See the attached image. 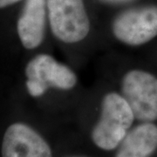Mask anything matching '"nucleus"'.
I'll return each instance as SVG.
<instances>
[{
	"label": "nucleus",
	"mask_w": 157,
	"mask_h": 157,
	"mask_svg": "<svg viewBox=\"0 0 157 157\" xmlns=\"http://www.w3.org/2000/svg\"><path fill=\"white\" fill-rule=\"evenodd\" d=\"M25 75L26 88L33 97L43 95L49 87L70 90L77 83L73 70L48 54H39L31 59L25 67Z\"/></svg>",
	"instance_id": "obj_3"
},
{
	"label": "nucleus",
	"mask_w": 157,
	"mask_h": 157,
	"mask_svg": "<svg viewBox=\"0 0 157 157\" xmlns=\"http://www.w3.org/2000/svg\"><path fill=\"white\" fill-rule=\"evenodd\" d=\"M47 0H25L17 24L23 46L32 50L41 45L45 38Z\"/></svg>",
	"instance_id": "obj_7"
},
{
	"label": "nucleus",
	"mask_w": 157,
	"mask_h": 157,
	"mask_svg": "<svg viewBox=\"0 0 157 157\" xmlns=\"http://www.w3.org/2000/svg\"><path fill=\"white\" fill-rule=\"evenodd\" d=\"M122 97L135 119L143 122L157 120V78L141 70H132L124 75Z\"/></svg>",
	"instance_id": "obj_4"
},
{
	"label": "nucleus",
	"mask_w": 157,
	"mask_h": 157,
	"mask_svg": "<svg viewBox=\"0 0 157 157\" xmlns=\"http://www.w3.org/2000/svg\"><path fill=\"white\" fill-rule=\"evenodd\" d=\"M134 113L122 95L109 93L101 102L99 121L92 131L96 146L104 150L116 148L134 122Z\"/></svg>",
	"instance_id": "obj_1"
},
{
	"label": "nucleus",
	"mask_w": 157,
	"mask_h": 157,
	"mask_svg": "<svg viewBox=\"0 0 157 157\" xmlns=\"http://www.w3.org/2000/svg\"><path fill=\"white\" fill-rule=\"evenodd\" d=\"M157 148V126L144 122L129 131L119 145L116 157H149Z\"/></svg>",
	"instance_id": "obj_8"
},
{
	"label": "nucleus",
	"mask_w": 157,
	"mask_h": 157,
	"mask_svg": "<svg viewBox=\"0 0 157 157\" xmlns=\"http://www.w3.org/2000/svg\"><path fill=\"white\" fill-rule=\"evenodd\" d=\"M3 157H52L49 145L34 129L14 123L6 129L2 144Z\"/></svg>",
	"instance_id": "obj_6"
},
{
	"label": "nucleus",
	"mask_w": 157,
	"mask_h": 157,
	"mask_svg": "<svg viewBox=\"0 0 157 157\" xmlns=\"http://www.w3.org/2000/svg\"><path fill=\"white\" fill-rule=\"evenodd\" d=\"M20 0H0V9L5 8L7 6H11L13 4H16L17 2H19Z\"/></svg>",
	"instance_id": "obj_9"
},
{
	"label": "nucleus",
	"mask_w": 157,
	"mask_h": 157,
	"mask_svg": "<svg viewBox=\"0 0 157 157\" xmlns=\"http://www.w3.org/2000/svg\"><path fill=\"white\" fill-rule=\"evenodd\" d=\"M105 1H107V2H113V3H120V2H124V1H128V0H105Z\"/></svg>",
	"instance_id": "obj_10"
},
{
	"label": "nucleus",
	"mask_w": 157,
	"mask_h": 157,
	"mask_svg": "<svg viewBox=\"0 0 157 157\" xmlns=\"http://www.w3.org/2000/svg\"><path fill=\"white\" fill-rule=\"evenodd\" d=\"M47 12L52 33L63 42L77 43L89 33L83 0H47Z\"/></svg>",
	"instance_id": "obj_2"
},
{
	"label": "nucleus",
	"mask_w": 157,
	"mask_h": 157,
	"mask_svg": "<svg viewBox=\"0 0 157 157\" xmlns=\"http://www.w3.org/2000/svg\"><path fill=\"white\" fill-rule=\"evenodd\" d=\"M115 38L128 45H140L157 36V6H145L121 11L113 19Z\"/></svg>",
	"instance_id": "obj_5"
}]
</instances>
